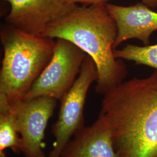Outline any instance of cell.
<instances>
[{"label":"cell","mask_w":157,"mask_h":157,"mask_svg":"<svg viewBox=\"0 0 157 157\" xmlns=\"http://www.w3.org/2000/svg\"><path fill=\"white\" fill-rule=\"evenodd\" d=\"M100 113L111 126L118 157H157V71L107 92Z\"/></svg>","instance_id":"obj_1"},{"label":"cell","mask_w":157,"mask_h":157,"mask_svg":"<svg viewBox=\"0 0 157 157\" xmlns=\"http://www.w3.org/2000/svg\"><path fill=\"white\" fill-rule=\"evenodd\" d=\"M105 4L78 6L41 34L68 40L89 56L98 71L95 91L103 95L122 83L128 75L124 64L114 56L118 29Z\"/></svg>","instance_id":"obj_2"},{"label":"cell","mask_w":157,"mask_h":157,"mask_svg":"<svg viewBox=\"0 0 157 157\" xmlns=\"http://www.w3.org/2000/svg\"><path fill=\"white\" fill-rule=\"evenodd\" d=\"M0 38L4 51L0 95L12 102L22 98L47 66L56 40L8 25L1 27Z\"/></svg>","instance_id":"obj_3"},{"label":"cell","mask_w":157,"mask_h":157,"mask_svg":"<svg viewBox=\"0 0 157 157\" xmlns=\"http://www.w3.org/2000/svg\"><path fill=\"white\" fill-rule=\"evenodd\" d=\"M98 77L95 62L87 55L74 84L60 101L58 119L52 126L55 141L48 157H61L67 143L85 127L84 108L87 94Z\"/></svg>","instance_id":"obj_4"},{"label":"cell","mask_w":157,"mask_h":157,"mask_svg":"<svg viewBox=\"0 0 157 157\" xmlns=\"http://www.w3.org/2000/svg\"><path fill=\"white\" fill-rule=\"evenodd\" d=\"M87 55L71 41L56 39L50 61L22 99L48 96L61 101L74 84Z\"/></svg>","instance_id":"obj_5"},{"label":"cell","mask_w":157,"mask_h":157,"mask_svg":"<svg viewBox=\"0 0 157 157\" xmlns=\"http://www.w3.org/2000/svg\"><path fill=\"white\" fill-rule=\"evenodd\" d=\"M57 101L53 97L41 96L11 102L21 135V152L25 157H45V129Z\"/></svg>","instance_id":"obj_6"},{"label":"cell","mask_w":157,"mask_h":157,"mask_svg":"<svg viewBox=\"0 0 157 157\" xmlns=\"http://www.w3.org/2000/svg\"><path fill=\"white\" fill-rule=\"evenodd\" d=\"M10 6L6 25L25 32L41 35L50 24L73 10L78 4L63 0H3Z\"/></svg>","instance_id":"obj_7"},{"label":"cell","mask_w":157,"mask_h":157,"mask_svg":"<svg viewBox=\"0 0 157 157\" xmlns=\"http://www.w3.org/2000/svg\"><path fill=\"white\" fill-rule=\"evenodd\" d=\"M105 6L118 29L114 49L132 39L140 40L145 45L150 44L151 34L157 31V12L142 2L130 6L107 3Z\"/></svg>","instance_id":"obj_8"},{"label":"cell","mask_w":157,"mask_h":157,"mask_svg":"<svg viewBox=\"0 0 157 157\" xmlns=\"http://www.w3.org/2000/svg\"><path fill=\"white\" fill-rule=\"evenodd\" d=\"M61 157H118L106 118L100 113L93 124L77 133L65 147Z\"/></svg>","instance_id":"obj_9"},{"label":"cell","mask_w":157,"mask_h":157,"mask_svg":"<svg viewBox=\"0 0 157 157\" xmlns=\"http://www.w3.org/2000/svg\"><path fill=\"white\" fill-rule=\"evenodd\" d=\"M12 104L0 95V157H6V150L21 152V139Z\"/></svg>","instance_id":"obj_10"},{"label":"cell","mask_w":157,"mask_h":157,"mask_svg":"<svg viewBox=\"0 0 157 157\" xmlns=\"http://www.w3.org/2000/svg\"><path fill=\"white\" fill-rule=\"evenodd\" d=\"M115 57L135 62L136 65H144L157 71V43L144 46L128 44L120 50L114 49Z\"/></svg>","instance_id":"obj_11"},{"label":"cell","mask_w":157,"mask_h":157,"mask_svg":"<svg viewBox=\"0 0 157 157\" xmlns=\"http://www.w3.org/2000/svg\"><path fill=\"white\" fill-rule=\"evenodd\" d=\"M68 4H81L82 6H89L97 4H105L108 0H63ZM141 2L150 8H157V0H141Z\"/></svg>","instance_id":"obj_12"}]
</instances>
